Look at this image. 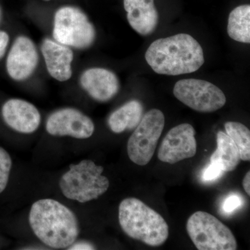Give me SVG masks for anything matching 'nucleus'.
Wrapping results in <instances>:
<instances>
[{
    "mask_svg": "<svg viewBox=\"0 0 250 250\" xmlns=\"http://www.w3.org/2000/svg\"><path fill=\"white\" fill-rule=\"evenodd\" d=\"M145 57L156 73L170 76L196 72L205 62L202 46L187 34L157 39L148 47Z\"/></svg>",
    "mask_w": 250,
    "mask_h": 250,
    "instance_id": "obj_1",
    "label": "nucleus"
},
{
    "mask_svg": "<svg viewBox=\"0 0 250 250\" xmlns=\"http://www.w3.org/2000/svg\"><path fill=\"white\" fill-rule=\"evenodd\" d=\"M29 221L37 238L55 249L69 248L80 234L78 220L73 212L52 199L34 202Z\"/></svg>",
    "mask_w": 250,
    "mask_h": 250,
    "instance_id": "obj_2",
    "label": "nucleus"
},
{
    "mask_svg": "<svg viewBox=\"0 0 250 250\" xmlns=\"http://www.w3.org/2000/svg\"><path fill=\"white\" fill-rule=\"evenodd\" d=\"M118 219L128 236L147 246H162L168 238L169 227L164 218L139 199L129 197L123 200Z\"/></svg>",
    "mask_w": 250,
    "mask_h": 250,
    "instance_id": "obj_3",
    "label": "nucleus"
},
{
    "mask_svg": "<svg viewBox=\"0 0 250 250\" xmlns=\"http://www.w3.org/2000/svg\"><path fill=\"white\" fill-rule=\"evenodd\" d=\"M103 166L87 159L72 164L59 181L62 195L81 203L96 200L109 188V181L103 175Z\"/></svg>",
    "mask_w": 250,
    "mask_h": 250,
    "instance_id": "obj_4",
    "label": "nucleus"
},
{
    "mask_svg": "<svg viewBox=\"0 0 250 250\" xmlns=\"http://www.w3.org/2000/svg\"><path fill=\"white\" fill-rule=\"evenodd\" d=\"M188 234L199 250H235L234 235L214 215L197 211L190 215L187 223Z\"/></svg>",
    "mask_w": 250,
    "mask_h": 250,
    "instance_id": "obj_5",
    "label": "nucleus"
},
{
    "mask_svg": "<svg viewBox=\"0 0 250 250\" xmlns=\"http://www.w3.org/2000/svg\"><path fill=\"white\" fill-rule=\"evenodd\" d=\"M53 37L62 45L83 49L93 45L96 31L82 10L74 6H63L54 16Z\"/></svg>",
    "mask_w": 250,
    "mask_h": 250,
    "instance_id": "obj_6",
    "label": "nucleus"
},
{
    "mask_svg": "<svg viewBox=\"0 0 250 250\" xmlns=\"http://www.w3.org/2000/svg\"><path fill=\"white\" fill-rule=\"evenodd\" d=\"M165 126V116L159 109L149 110L135 128L127 143L130 160L136 165L146 166L152 159L158 141Z\"/></svg>",
    "mask_w": 250,
    "mask_h": 250,
    "instance_id": "obj_7",
    "label": "nucleus"
},
{
    "mask_svg": "<svg viewBox=\"0 0 250 250\" xmlns=\"http://www.w3.org/2000/svg\"><path fill=\"white\" fill-rule=\"evenodd\" d=\"M173 93L181 103L202 113L218 111L227 101L225 94L218 86L197 79L179 81L174 85Z\"/></svg>",
    "mask_w": 250,
    "mask_h": 250,
    "instance_id": "obj_8",
    "label": "nucleus"
},
{
    "mask_svg": "<svg viewBox=\"0 0 250 250\" xmlns=\"http://www.w3.org/2000/svg\"><path fill=\"white\" fill-rule=\"evenodd\" d=\"M195 130L191 125L184 123L172 128L163 140L159 151V160L174 164L193 157L197 153Z\"/></svg>",
    "mask_w": 250,
    "mask_h": 250,
    "instance_id": "obj_9",
    "label": "nucleus"
},
{
    "mask_svg": "<svg viewBox=\"0 0 250 250\" xmlns=\"http://www.w3.org/2000/svg\"><path fill=\"white\" fill-rule=\"evenodd\" d=\"M46 130L55 136H71L78 139L90 138L95 131V125L89 117L75 108L58 110L49 116Z\"/></svg>",
    "mask_w": 250,
    "mask_h": 250,
    "instance_id": "obj_10",
    "label": "nucleus"
},
{
    "mask_svg": "<svg viewBox=\"0 0 250 250\" xmlns=\"http://www.w3.org/2000/svg\"><path fill=\"white\" fill-rule=\"evenodd\" d=\"M39 62V54L33 41L26 36H19L11 47L6 70L13 80L22 82L35 71Z\"/></svg>",
    "mask_w": 250,
    "mask_h": 250,
    "instance_id": "obj_11",
    "label": "nucleus"
},
{
    "mask_svg": "<svg viewBox=\"0 0 250 250\" xmlns=\"http://www.w3.org/2000/svg\"><path fill=\"white\" fill-rule=\"evenodd\" d=\"M80 83L92 98L100 103L109 101L120 90L119 80L116 74L101 67H93L83 72Z\"/></svg>",
    "mask_w": 250,
    "mask_h": 250,
    "instance_id": "obj_12",
    "label": "nucleus"
},
{
    "mask_svg": "<svg viewBox=\"0 0 250 250\" xmlns=\"http://www.w3.org/2000/svg\"><path fill=\"white\" fill-rule=\"evenodd\" d=\"M1 113L5 123L18 132L31 134L40 125L41 117L39 110L24 100H9L3 105Z\"/></svg>",
    "mask_w": 250,
    "mask_h": 250,
    "instance_id": "obj_13",
    "label": "nucleus"
},
{
    "mask_svg": "<svg viewBox=\"0 0 250 250\" xmlns=\"http://www.w3.org/2000/svg\"><path fill=\"white\" fill-rule=\"evenodd\" d=\"M41 50L49 75L59 82L70 80L74 57L72 49L68 46L46 39L42 41Z\"/></svg>",
    "mask_w": 250,
    "mask_h": 250,
    "instance_id": "obj_14",
    "label": "nucleus"
},
{
    "mask_svg": "<svg viewBox=\"0 0 250 250\" xmlns=\"http://www.w3.org/2000/svg\"><path fill=\"white\" fill-rule=\"evenodd\" d=\"M124 7L130 26L142 36L155 31L159 23V13L154 0H124Z\"/></svg>",
    "mask_w": 250,
    "mask_h": 250,
    "instance_id": "obj_15",
    "label": "nucleus"
},
{
    "mask_svg": "<svg viewBox=\"0 0 250 250\" xmlns=\"http://www.w3.org/2000/svg\"><path fill=\"white\" fill-rule=\"evenodd\" d=\"M143 106L138 100H131L118 108L108 120L110 129L116 134L134 129L143 118Z\"/></svg>",
    "mask_w": 250,
    "mask_h": 250,
    "instance_id": "obj_16",
    "label": "nucleus"
},
{
    "mask_svg": "<svg viewBox=\"0 0 250 250\" xmlns=\"http://www.w3.org/2000/svg\"><path fill=\"white\" fill-rule=\"evenodd\" d=\"M239 150L228 134L219 131L217 134V149L210 156V163H217L224 172H231L236 168L241 161Z\"/></svg>",
    "mask_w": 250,
    "mask_h": 250,
    "instance_id": "obj_17",
    "label": "nucleus"
},
{
    "mask_svg": "<svg viewBox=\"0 0 250 250\" xmlns=\"http://www.w3.org/2000/svg\"><path fill=\"white\" fill-rule=\"evenodd\" d=\"M228 35L233 40L250 42V6L241 5L235 8L229 16Z\"/></svg>",
    "mask_w": 250,
    "mask_h": 250,
    "instance_id": "obj_18",
    "label": "nucleus"
},
{
    "mask_svg": "<svg viewBox=\"0 0 250 250\" xmlns=\"http://www.w3.org/2000/svg\"><path fill=\"white\" fill-rule=\"evenodd\" d=\"M227 134L231 138L239 150L242 161H250V131L242 123L228 122L225 125Z\"/></svg>",
    "mask_w": 250,
    "mask_h": 250,
    "instance_id": "obj_19",
    "label": "nucleus"
},
{
    "mask_svg": "<svg viewBox=\"0 0 250 250\" xmlns=\"http://www.w3.org/2000/svg\"><path fill=\"white\" fill-rule=\"evenodd\" d=\"M12 161L9 153L0 147V193L4 191L7 186Z\"/></svg>",
    "mask_w": 250,
    "mask_h": 250,
    "instance_id": "obj_20",
    "label": "nucleus"
},
{
    "mask_svg": "<svg viewBox=\"0 0 250 250\" xmlns=\"http://www.w3.org/2000/svg\"><path fill=\"white\" fill-rule=\"evenodd\" d=\"M223 167L217 163H210V165L206 168L202 175V179L206 182L215 180L223 174Z\"/></svg>",
    "mask_w": 250,
    "mask_h": 250,
    "instance_id": "obj_21",
    "label": "nucleus"
},
{
    "mask_svg": "<svg viewBox=\"0 0 250 250\" xmlns=\"http://www.w3.org/2000/svg\"><path fill=\"white\" fill-rule=\"evenodd\" d=\"M242 205V200L241 197L236 195H231L228 197L225 200L223 205L224 211L229 213L233 212V210L241 207Z\"/></svg>",
    "mask_w": 250,
    "mask_h": 250,
    "instance_id": "obj_22",
    "label": "nucleus"
},
{
    "mask_svg": "<svg viewBox=\"0 0 250 250\" xmlns=\"http://www.w3.org/2000/svg\"><path fill=\"white\" fill-rule=\"evenodd\" d=\"M9 37L7 33L0 31V59L2 58L6 52V47L9 44Z\"/></svg>",
    "mask_w": 250,
    "mask_h": 250,
    "instance_id": "obj_23",
    "label": "nucleus"
},
{
    "mask_svg": "<svg viewBox=\"0 0 250 250\" xmlns=\"http://www.w3.org/2000/svg\"><path fill=\"white\" fill-rule=\"evenodd\" d=\"M69 250H94V247L90 243L87 242H80L77 244H72L71 246L69 247Z\"/></svg>",
    "mask_w": 250,
    "mask_h": 250,
    "instance_id": "obj_24",
    "label": "nucleus"
},
{
    "mask_svg": "<svg viewBox=\"0 0 250 250\" xmlns=\"http://www.w3.org/2000/svg\"><path fill=\"white\" fill-rule=\"evenodd\" d=\"M243 188L246 190L247 194L248 195H250V172L248 171L245 176L244 178H243Z\"/></svg>",
    "mask_w": 250,
    "mask_h": 250,
    "instance_id": "obj_25",
    "label": "nucleus"
},
{
    "mask_svg": "<svg viewBox=\"0 0 250 250\" xmlns=\"http://www.w3.org/2000/svg\"><path fill=\"white\" fill-rule=\"evenodd\" d=\"M1 9H0V18H1Z\"/></svg>",
    "mask_w": 250,
    "mask_h": 250,
    "instance_id": "obj_26",
    "label": "nucleus"
},
{
    "mask_svg": "<svg viewBox=\"0 0 250 250\" xmlns=\"http://www.w3.org/2000/svg\"><path fill=\"white\" fill-rule=\"evenodd\" d=\"M45 1H49V0H45Z\"/></svg>",
    "mask_w": 250,
    "mask_h": 250,
    "instance_id": "obj_27",
    "label": "nucleus"
}]
</instances>
